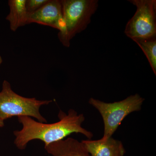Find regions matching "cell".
Segmentation results:
<instances>
[{
    "label": "cell",
    "instance_id": "obj_11",
    "mask_svg": "<svg viewBox=\"0 0 156 156\" xmlns=\"http://www.w3.org/2000/svg\"><path fill=\"white\" fill-rule=\"evenodd\" d=\"M49 0H26V8L28 14L37 11L48 3Z\"/></svg>",
    "mask_w": 156,
    "mask_h": 156
},
{
    "label": "cell",
    "instance_id": "obj_12",
    "mask_svg": "<svg viewBox=\"0 0 156 156\" xmlns=\"http://www.w3.org/2000/svg\"><path fill=\"white\" fill-rule=\"evenodd\" d=\"M4 126V122L1 119H0V128H2Z\"/></svg>",
    "mask_w": 156,
    "mask_h": 156
},
{
    "label": "cell",
    "instance_id": "obj_8",
    "mask_svg": "<svg viewBox=\"0 0 156 156\" xmlns=\"http://www.w3.org/2000/svg\"><path fill=\"white\" fill-rule=\"evenodd\" d=\"M44 148L53 156H91L82 141L70 137L45 145Z\"/></svg>",
    "mask_w": 156,
    "mask_h": 156
},
{
    "label": "cell",
    "instance_id": "obj_5",
    "mask_svg": "<svg viewBox=\"0 0 156 156\" xmlns=\"http://www.w3.org/2000/svg\"><path fill=\"white\" fill-rule=\"evenodd\" d=\"M128 1L136 7V11L126 24V35L132 40L156 39V0Z\"/></svg>",
    "mask_w": 156,
    "mask_h": 156
},
{
    "label": "cell",
    "instance_id": "obj_13",
    "mask_svg": "<svg viewBox=\"0 0 156 156\" xmlns=\"http://www.w3.org/2000/svg\"><path fill=\"white\" fill-rule=\"evenodd\" d=\"M3 60L2 58V57H1V56H0V65H1V64H2V62Z\"/></svg>",
    "mask_w": 156,
    "mask_h": 156
},
{
    "label": "cell",
    "instance_id": "obj_10",
    "mask_svg": "<svg viewBox=\"0 0 156 156\" xmlns=\"http://www.w3.org/2000/svg\"><path fill=\"white\" fill-rule=\"evenodd\" d=\"M134 41L138 45L145 54L152 69L156 75V40L134 39Z\"/></svg>",
    "mask_w": 156,
    "mask_h": 156
},
{
    "label": "cell",
    "instance_id": "obj_1",
    "mask_svg": "<svg viewBox=\"0 0 156 156\" xmlns=\"http://www.w3.org/2000/svg\"><path fill=\"white\" fill-rule=\"evenodd\" d=\"M59 121L52 124H44L35 121L28 116L18 117V122L23 128L14 132V144L18 149L23 150L29 142L35 139L42 140L45 146L63 140L73 133H80L91 139L92 132L82 127L85 120L83 114H78L73 109H70L68 114L60 110L58 115Z\"/></svg>",
    "mask_w": 156,
    "mask_h": 156
},
{
    "label": "cell",
    "instance_id": "obj_9",
    "mask_svg": "<svg viewBox=\"0 0 156 156\" xmlns=\"http://www.w3.org/2000/svg\"><path fill=\"white\" fill-rule=\"evenodd\" d=\"M26 2V0H9L8 2L10 13L6 19L10 23V29L13 31L27 24L28 13Z\"/></svg>",
    "mask_w": 156,
    "mask_h": 156
},
{
    "label": "cell",
    "instance_id": "obj_2",
    "mask_svg": "<svg viewBox=\"0 0 156 156\" xmlns=\"http://www.w3.org/2000/svg\"><path fill=\"white\" fill-rule=\"evenodd\" d=\"M64 27L58 36L66 48L77 34L85 30L98 6V0H61Z\"/></svg>",
    "mask_w": 156,
    "mask_h": 156
},
{
    "label": "cell",
    "instance_id": "obj_7",
    "mask_svg": "<svg viewBox=\"0 0 156 156\" xmlns=\"http://www.w3.org/2000/svg\"><path fill=\"white\" fill-rule=\"evenodd\" d=\"M91 156H123L126 153L123 144L111 137L103 140L82 141Z\"/></svg>",
    "mask_w": 156,
    "mask_h": 156
},
{
    "label": "cell",
    "instance_id": "obj_3",
    "mask_svg": "<svg viewBox=\"0 0 156 156\" xmlns=\"http://www.w3.org/2000/svg\"><path fill=\"white\" fill-rule=\"evenodd\" d=\"M144 101V98L138 94L112 103L90 98L89 104L99 112L103 119L104 133L101 139L105 140L112 137L126 117L133 112L140 110Z\"/></svg>",
    "mask_w": 156,
    "mask_h": 156
},
{
    "label": "cell",
    "instance_id": "obj_6",
    "mask_svg": "<svg viewBox=\"0 0 156 156\" xmlns=\"http://www.w3.org/2000/svg\"><path fill=\"white\" fill-rule=\"evenodd\" d=\"M31 23L48 26L61 31L64 27L61 1L49 0L37 11L28 14L27 23Z\"/></svg>",
    "mask_w": 156,
    "mask_h": 156
},
{
    "label": "cell",
    "instance_id": "obj_4",
    "mask_svg": "<svg viewBox=\"0 0 156 156\" xmlns=\"http://www.w3.org/2000/svg\"><path fill=\"white\" fill-rule=\"evenodd\" d=\"M52 101L20 96L13 91L8 81L5 80L0 92V119L4 121L14 116H28L35 118L40 122H47L40 113V108Z\"/></svg>",
    "mask_w": 156,
    "mask_h": 156
}]
</instances>
